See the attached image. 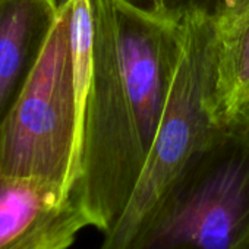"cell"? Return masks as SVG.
<instances>
[{
  "label": "cell",
  "mask_w": 249,
  "mask_h": 249,
  "mask_svg": "<svg viewBox=\"0 0 249 249\" xmlns=\"http://www.w3.org/2000/svg\"><path fill=\"white\" fill-rule=\"evenodd\" d=\"M92 49L71 198L103 236L126 210L161 122L183 22L134 0H91Z\"/></svg>",
  "instance_id": "1"
},
{
  "label": "cell",
  "mask_w": 249,
  "mask_h": 249,
  "mask_svg": "<svg viewBox=\"0 0 249 249\" xmlns=\"http://www.w3.org/2000/svg\"><path fill=\"white\" fill-rule=\"evenodd\" d=\"M137 249H249V113L189 157Z\"/></svg>",
  "instance_id": "2"
},
{
  "label": "cell",
  "mask_w": 249,
  "mask_h": 249,
  "mask_svg": "<svg viewBox=\"0 0 249 249\" xmlns=\"http://www.w3.org/2000/svg\"><path fill=\"white\" fill-rule=\"evenodd\" d=\"M180 19L182 54L148 159L126 210L113 230L103 236L98 249H137L172 182L220 124L214 117L213 98L215 21L204 14H188Z\"/></svg>",
  "instance_id": "3"
},
{
  "label": "cell",
  "mask_w": 249,
  "mask_h": 249,
  "mask_svg": "<svg viewBox=\"0 0 249 249\" xmlns=\"http://www.w3.org/2000/svg\"><path fill=\"white\" fill-rule=\"evenodd\" d=\"M81 119L71 46L69 2L14 107L0 124V175L72 194L79 172Z\"/></svg>",
  "instance_id": "4"
},
{
  "label": "cell",
  "mask_w": 249,
  "mask_h": 249,
  "mask_svg": "<svg viewBox=\"0 0 249 249\" xmlns=\"http://www.w3.org/2000/svg\"><path fill=\"white\" fill-rule=\"evenodd\" d=\"M91 227L62 189L0 175V249H71Z\"/></svg>",
  "instance_id": "5"
},
{
  "label": "cell",
  "mask_w": 249,
  "mask_h": 249,
  "mask_svg": "<svg viewBox=\"0 0 249 249\" xmlns=\"http://www.w3.org/2000/svg\"><path fill=\"white\" fill-rule=\"evenodd\" d=\"M60 0H0V124L33 75Z\"/></svg>",
  "instance_id": "6"
},
{
  "label": "cell",
  "mask_w": 249,
  "mask_h": 249,
  "mask_svg": "<svg viewBox=\"0 0 249 249\" xmlns=\"http://www.w3.org/2000/svg\"><path fill=\"white\" fill-rule=\"evenodd\" d=\"M211 18L217 30L214 117L226 123L249 113V0H226Z\"/></svg>",
  "instance_id": "7"
},
{
  "label": "cell",
  "mask_w": 249,
  "mask_h": 249,
  "mask_svg": "<svg viewBox=\"0 0 249 249\" xmlns=\"http://www.w3.org/2000/svg\"><path fill=\"white\" fill-rule=\"evenodd\" d=\"M159 2L166 9L178 15L196 12V14L214 17L226 0H159Z\"/></svg>",
  "instance_id": "8"
}]
</instances>
